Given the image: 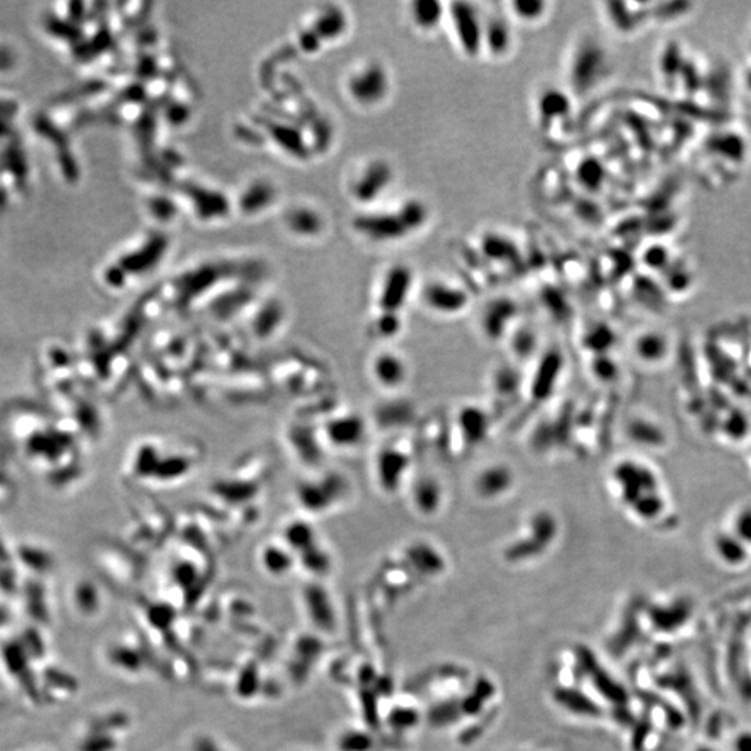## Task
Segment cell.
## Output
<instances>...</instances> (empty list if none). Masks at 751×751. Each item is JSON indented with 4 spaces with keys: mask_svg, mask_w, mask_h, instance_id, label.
I'll list each match as a JSON object with an SVG mask.
<instances>
[{
    "mask_svg": "<svg viewBox=\"0 0 751 751\" xmlns=\"http://www.w3.org/2000/svg\"><path fill=\"white\" fill-rule=\"evenodd\" d=\"M397 180L394 166L385 159L372 160L361 173L353 187V194L359 202H375L390 191Z\"/></svg>",
    "mask_w": 751,
    "mask_h": 751,
    "instance_id": "cell-8",
    "label": "cell"
},
{
    "mask_svg": "<svg viewBox=\"0 0 751 751\" xmlns=\"http://www.w3.org/2000/svg\"><path fill=\"white\" fill-rule=\"evenodd\" d=\"M372 372L376 381L387 390H397L408 380L406 361L395 352L378 353L373 361Z\"/></svg>",
    "mask_w": 751,
    "mask_h": 751,
    "instance_id": "cell-14",
    "label": "cell"
},
{
    "mask_svg": "<svg viewBox=\"0 0 751 751\" xmlns=\"http://www.w3.org/2000/svg\"><path fill=\"white\" fill-rule=\"evenodd\" d=\"M613 333L606 327V326H597L594 327L586 337V346L594 351L597 356L606 355L613 344Z\"/></svg>",
    "mask_w": 751,
    "mask_h": 751,
    "instance_id": "cell-27",
    "label": "cell"
},
{
    "mask_svg": "<svg viewBox=\"0 0 751 751\" xmlns=\"http://www.w3.org/2000/svg\"><path fill=\"white\" fill-rule=\"evenodd\" d=\"M1 656H3L4 664L7 665L9 670L14 676L19 678V680H20L21 686L26 689V692L35 698L38 690H36V686H35L33 676H32V673L29 670V654L26 653V650L21 646V643L20 641H17V643L11 641V643L4 644Z\"/></svg>",
    "mask_w": 751,
    "mask_h": 751,
    "instance_id": "cell-16",
    "label": "cell"
},
{
    "mask_svg": "<svg viewBox=\"0 0 751 751\" xmlns=\"http://www.w3.org/2000/svg\"><path fill=\"white\" fill-rule=\"evenodd\" d=\"M688 615L689 609L685 607L663 608L654 613V625L661 631L676 629L683 621H686Z\"/></svg>",
    "mask_w": 751,
    "mask_h": 751,
    "instance_id": "cell-26",
    "label": "cell"
},
{
    "mask_svg": "<svg viewBox=\"0 0 751 751\" xmlns=\"http://www.w3.org/2000/svg\"><path fill=\"white\" fill-rule=\"evenodd\" d=\"M666 508L665 497L660 490L650 492L640 498L635 505L631 508V512L635 515L637 519L643 522H653L658 519Z\"/></svg>",
    "mask_w": 751,
    "mask_h": 751,
    "instance_id": "cell-23",
    "label": "cell"
},
{
    "mask_svg": "<svg viewBox=\"0 0 751 751\" xmlns=\"http://www.w3.org/2000/svg\"><path fill=\"white\" fill-rule=\"evenodd\" d=\"M432 212L426 201L408 197L391 209L371 212L355 220V227L363 237L380 244H397L425 230Z\"/></svg>",
    "mask_w": 751,
    "mask_h": 751,
    "instance_id": "cell-1",
    "label": "cell"
},
{
    "mask_svg": "<svg viewBox=\"0 0 751 751\" xmlns=\"http://www.w3.org/2000/svg\"><path fill=\"white\" fill-rule=\"evenodd\" d=\"M549 4L543 0H515L508 3V14L522 24H536L544 20Z\"/></svg>",
    "mask_w": 751,
    "mask_h": 751,
    "instance_id": "cell-22",
    "label": "cell"
},
{
    "mask_svg": "<svg viewBox=\"0 0 751 751\" xmlns=\"http://www.w3.org/2000/svg\"><path fill=\"white\" fill-rule=\"evenodd\" d=\"M517 316V306L509 299H497L483 314V330L492 340L505 336L507 327Z\"/></svg>",
    "mask_w": 751,
    "mask_h": 751,
    "instance_id": "cell-17",
    "label": "cell"
},
{
    "mask_svg": "<svg viewBox=\"0 0 751 751\" xmlns=\"http://www.w3.org/2000/svg\"><path fill=\"white\" fill-rule=\"evenodd\" d=\"M515 348H517V352L518 353H530L532 349L534 348V338L532 336V333L529 331H520L519 334L515 338Z\"/></svg>",
    "mask_w": 751,
    "mask_h": 751,
    "instance_id": "cell-33",
    "label": "cell"
},
{
    "mask_svg": "<svg viewBox=\"0 0 751 751\" xmlns=\"http://www.w3.org/2000/svg\"><path fill=\"white\" fill-rule=\"evenodd\" d=\"M20 643L24 647V650L29 654V657L41 658L43 656V653H45L43 641H42L41 636L38 635V632H35L33 629H29L23 636V640Z\"/></svg>",
    "mask_w": 751,
    "mask_h": 751,
    "instance_id": "cell-30",
    "label": "cell"
},
{
    "mask_svg": "<svg viewBox=\"0 0 751 751\" xmlns=\"http://www.w3.org/2000/svg\"><path fill=\"white\" fill-rule=\"evenodd\" d=\"M733 533L746 544H751V507L737 512L733 524Z\"/></svg>",
    "mask_w": 751,
    "mask_h": 751,
    "instance_id": "cell-29",
    "label": "cell"
},
{
    "mask_svg": "<svg viewBox=\"0 0 751 751\" xmlns=\"http://www.w3.org/2000/svg\"><path fill=\"white\" fill-rule=\"evenodd\" d=\"M515 43L509 19L502 14H485L483 55L492 58H507Z\"/></svg>",
    "mask_w": 751,
    "mask_h": 751,
    "instance_id": "cell-9",
    "label": "cell"
},
{
    "mask_svg": "<svg viewBox=\"0 0 751 751\" xmlns=\"http://www.w3.org/2000/svg\"><path fill=\"white\" fill-rule=\"evenodd\" d=\"M697 751H713V750H710V749H705V747H703V749H698V750H697Z\"/></svg>",
    "mask_w": 751,
    "mask_h": 751,
    "instance_id": "cell-36",
    "label": "cell"
},
{
    "mask_svg": "<svg viewBox=\"0 0 751 751\" xmlns=\"http://www.w3.org/2000/svg\"><path fill=\"white\" fill-rule=\"evenodd\" d=\"M403 327L401 315H385L380 314L376 321V330L381 338L397 337Z\"/></svg>",
    "mask_w": 751,
    "mask_h": 751,
    "instance_id": "cell-28",
    "label": "cell"
},
{
    "mask_svg": "<svg viewBox=\"0 0 751 751\" xmlns=\"http://www.w3.org/2000/svg\"><path fill=\"white\" fill-rule=\"evenodd\" d=\"M629 435L640 444H646V447L660 445L663 442V432L653 423L647 420H636L632 422L629 428Z\"/></svg>",
    "mask_w": 751,
    "mask_h": 751,
    "instance_id": "cell-25",
    "label": "cell"
},
{
    "mask_svg": "<svg viewBox=\"0 0 751 751\" xmlns=\"http://www.w3.org/2000/svg\"><path fill=\"white\" fill-rule=\"evenodd\" d=\"M348 90L353 100L365 108L381 105L391 92V76L380 61H369L352 74Z\"/></svg>",
    "mask_w": 751,
    "mask_h": 751,
    "instance_id": "cell-5",
    "label": "cell"
},
{
    "mask_svg": "<svg viewBox=\"0 0 751 751\" xmlns=\"http://www.w3.org/2000/svg\"><path fill=\"white\" fill-rule=\"evenodd\" d=\"M597 362L594 363L596 375L603 380H611L616 376V365L608 358V355H600L597 356Z\"/></svg>",
    "mask_w": 751,
    "mask_h": 751,
    "instance_id": "cell-32",
    "label": "cell"
},
{
    "mask_svg": "<svg viewBox=\"0 0 751 751\" xmlns=\"http://www.w3.org/2000/svg\"><path fill=\"white\" fill-rule=\"evenodd\" d=\"M606 70V53L601 45L593 39L580 41L571 53L568 63V81L571 92L584 93L594 87Z\"/></svg>",
    "mask_w": 751,
    "mask_h": 751,
    "instance_id": "cell-4",
    "label": "cell"
},
{
    "mask_svg": "<svg viewBox=\"0 0 751 751\" xmlns=\"http://www.w3.org/2000/svg\"><path fill=\"white\" fill-rule=\"evenodd\" d=\"M572 92L559 87L543 88L536 99V116L542 125H551L564 120L574 109Z\"/></svg>",
    "mask_w": 751,
    "mask_h": 751,
    "instance_id": "cell-10",
    "label": "cell"
},
{
    "mask_svg": "<svg viewBox=\"0 0 751 751\" xmlns=\"http://www.w3.org/2000/svg\"><path fill=\"white\" fill-rule=\"evenodd\" d=\"M409 457L397 450L385 448L378 454L377 477L385 492H398L409 470Z\"/></svg>",
    "mask_w": 751,
    "mask_h": 751,
    "instance_id": "cell-12",
    "label": "cell"
},
{
    "mask_svg": "<svg viewBox=\"0 0 751 751\" xmlns=\"http://www.w3.org/2000/svg\"><path fill=\"white\" fill-rule=\"evenodd\" d=\"M633 351L637 359L641 362L656 365L666 358L669 352V343L660 331H644L636 337Z\"/></svg>",
    "mask_w": 751,
    "mask_h": 751,
    "instance_id": "cell-19",
    "label": "cell"
},
{
    "mask_svg": "<svg viewBox=\"0 0 751 751\" xmlns=\"http://www.w3.org/2000/svg\"><path fill=\"white\" fill-rule=\"evenodd\" d=\"M611 480L619 501L631 509L636 502L650 492L660 490V482L656 472L635 460H623L613 466Z\"/></svg>",
    "mask_w": 751,
    "mask_h": 751,
    "instance_id": "cell-3",
    "label": "cell"
},
{
    "mask_svg": "<svg viewBox=\"0 0 751 751\" xmlns=\"http://www.w3.org/2000/svg\"><path fill=\"white\" fill-rule=\"evenodd\" d=\"M483 245L485 254L492 259L509 260L511 258H515V255L518 254L515 244L509 238L499 234L486 237L483 239Z\"/></svg>",
    "mask_w": 751,
    "mask_h": 751,
    "instance_id": "cell-24",
    "label": "cell"
},
{
    "mask_svg": "<svg viewBox=\"0 0 751 751\" xmlns=\"http://www.w3.org/2000/svg\"><path fill=\"white\" fill-rule=\"evenodd\" d=\"M366 432V425L358 416H347L334 420L330 425L328 433L331 441L337 447H353L358 444Z\"/></svg>",
    "mask_w": 751,
    "mask_h": 751,
    "instance_id": "cell-20",
    "label": "cell"
},
{
    "mask_svg": "<svg viewBox=\"0 0 751 751\" xmlns=\"http://www.w3.org/2000/svg\"><path fill=\"white\" fill-rule=\"evenodd\" d=\"M735 750L751 751V733H742L735 740Z\"/></svg>",
    "mask_w": 751,
    "mask_h": 751,
    "instance_id": "cell-34",
    "label": "cell"
},
{
    "mask_svg": "<svg viewBox=\"0 0 751 751\" xmlns=\"http://www.w3.org/2000/svg\"><path fill=\"white\" fill-rule=\"evenodd\" d=\"M447 6L440 0H415L408 6V19L420 33H433L447 23Z\"/></svg>",
    "mask_w": 751,
    "mask_h": 751,
    "instance_id": "cell-13",
    "label": "cell"
},
{
    "mask_svg": "<svg viewBox=\"0 0 751 751\" xmlns=\"http://www.w3.org/2000/svg\"><path fill=\"white\" fill-rule=\"evenodd\" d=\"M422 302L440 316H455L469 306L470 298L466 289L447 280H432L422 289Z\"/></svg>",
    "mask_w": 751,
    "mask_h": 751,
    "instance_id": "cell-7",
    "label": "cell"
},
{
    "mask_svg": "<svg viewBox=\"0 0 751 751\" xmlns=\"http://www.w3.org/2000/svg\"><path fill=\"white\" fill-rule=\"evenodd\" d=\"M515 475L508 465L494 463L486 466L475 479V492L480 498L497 499L511 492Z\"/></svg>",
    "mask_w": 751,
    "mask_h": 751,
    "instance_id": "cell-11",
    "label": "cell"
},
{
    "mask_svg": "<svg viewBox=\"0 0 751 751\" xmlns=\"http://www.w3.org/2000/svg\"><path fill=\"white\" fill-rule=\"evenodd\" d=\"M412 502L415 508L426 517L437 514L442 504V487L438 480L430 476L420 477L413 485Z\"/></svg>",
    "mask_w": 751,
    "mask_h": 751,
    "instance_id": "cell-18",
    "label": "cell"
},
{
    "mask_svg": "<svg viewBox=\"0 0 751 751\" xmlns=\"http://www.w3.org/2000/svg\"><path fill=\"white\" fill-rule=\"evenodd\" d=\"M457 423L465 442L470 444V447L480 445L486 441L490 432L489 415L476 405H466L461 408Z\"/></svg>",
    "mask_w": 751,
    "mask_h": 751,
    "instance_id": "cell-15",
    "label": "cell"
},
{
    "mask_svg": "<svg viewBox=\"0 0 751 751\" xmlns=\"http://www.w3.org/2000/svg\"><path fill=\"white\" fill-rule=\"evenodd\" d=\"M9 619H10V615H9V612H7L6 609L0 608V626H4V625H7Z\"/></svg>",
    "mask_w": 751,
    "mask_h": 751,
    "instance_id": "cell-35",
    "label": "cell"
},
{
    "mask_svg": "<svg viewBox=\"0 0 751 751\" xmlns=\"http://www.w3.org/2000/svg\"><path fill=\"white\" fill-rule=\"evenodd\" d=\"M714 549L725 564L732 566L742 565L747 559V544L733 532L718 533L714 539Z\"/></svg>",
    "mask_w": 751,
    "mask_h": 751,
    "instance_id": "cell-21",
    "label": "cell"
},
{
    "mask_svg": "<svg viewBox=\"0 0 751 751\" xmlns=\"http://www.w3.org/2000/svg\"><path fill=\"white\" fill-rule=\"evenodd\" d=\"M415 287V273L406 263H394L384 273L378 291L380 314L401 315Z\"/></svg>",
    "mask_w": 751,
    "mask_h": 751,
    "instance_id": "cell-6",
    "label": "cell"
},
{
    "mask_svg": "<svg viewBox=\"0 0 751 751\" xmlns=\"http://www.w3.org/2000/svg\"><path fill=\"white\" fill-rule=\"evenodd\" d=\"M725 425H726V433H727V435L733 437L735 440L743 438L747 433V428H749L747 419L742 413H737V415H733V416L727 418Z\"/></svg>",
    "mask_w": 751,
    "mask_h": 751,
    "instance_id": "cell-31",
    "label": "cell"
},
{
    "mask_svg": "<svg viewBox=\"0 0 751 751\" xmlns=\"http://www.w3.org/2000/svg\"><path fill=\"white\" fill-rule=\"evenodd\" d=\"M447 24L450 26L457 48L465 58L483 56L485 13L476 3L451 1L447 6Z\"/></svg>",
    "mask_w": 751,
    "mask_h": 751,
    "instance_id": "cell-2",
    "label": "cell"
}]
</instances>
